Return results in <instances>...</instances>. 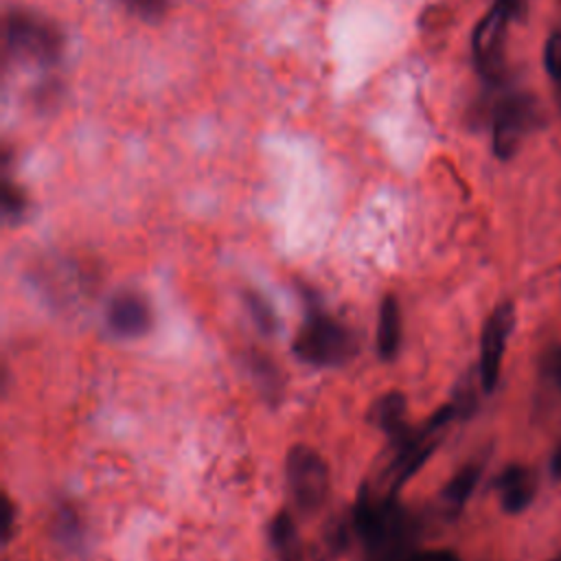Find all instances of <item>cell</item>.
<instances>
[{"label":"cell","instance_id":"cell-17","mask_svg":"<svg viewBox=\"0 0 561 561\" xmlns=\"http://www.w3.org/2000/svg\"><path fill=\"white\" fill-rule=\"evenodd\" d=\"M131 13L140 15V18H147V20H153V18H160L164 7H167V0H121Z\"/></svg>","mask_w":561,"mask_h":561},{"label":"cell","instance_id":"cell-20","mask_svg":"<svg viewBox=\"0 0 561 561\" xmlns=\"http://www.w3.org/2000/svg\"><path fill=\"white\" fill-rule=\"evenodd\" d=\"M550 473H552L557 480H561V443L557 445L554 454L550 456Z\"/></svg>","mask_w":561,"mask_h":561},{"label":"cell","instance_id":"cell-21","mask_svg":"<svg viewBox=\"0 0 561 561\" xmlns=\"http://www.w3.org/2000/svg\"><path fill=\"white\" fill-rule=\"evenodd\" d=\"M495 2H500L502 7H506L513 18L519 15V13L524 11V4H526V0H495Z\"/></svg>","mask_w":561,"mask_h":561},{"label":"cell","instance_id":"cell-2","mask_svg":"<svg viewBox=\"0 0 561 561\" xmlns=\"http://www.w3.org/2000/svg\"><path fill=\"white\" fill-rule=\"evenodd\" d=\"M289 493L300 513H316L329 497L331 476L324 458L307 447L294 445L285 462Z\"/></svg>","mask_w":561,"mask_h":561},{"label":"cell","instance_id":"cell-11","mask_svg":"<svg viewBox=\"0 0 561 561\" xmlns=\"http://www.w3.org/2000/svg\"><path fill=\"white\" fill-rule=\"evenodd\" d=\"M270 541L278 561H305V550L298 539L296 524L287 511L276 513L270 524Z\"/></svg>","mask_w":561,"mask_h":561},{"label":"cell","instance_id":"cell-7","mask_svg":"<svg viewBox=\"0 0 561 561\" xmlns=\"http://www.w3.org/2000/svg\"><path fill=\"white\" fill-rule=\"evenodd\" d=\"M151 322L147 300L134 291H118L107 305V324L121 337H140L151 329Z\"/></svg>","mask_w":561,"mask_h":561},{"label":"cell","instance_id":"cell-24","mask_svg":"<svg viewBox=\"0 0 561 561\" xmlns=\"http://www.w3.org/2000/svg\"><path fill=\"white\" fill-rule=\"evenodd\" d=\"M552 561H561V559H552Z\"/></svg>","mask_w":561,"mask_h":561},{"label":"cell","instance_id":"cell-23","mask_svg":"<svg viewBox=\"0 0 561 561\" xmlns=\"http://www.w3.org/2000/svg\"><path fill=\"white\" fill-rule=\"evenodd\" d=\"M557 83H559V107H561V79Z\"/></svg>","mask_w":561,"mask_h":561},{"label":"cell","instance_id":"cell-3","mask_svg":"<svg viewBox=\"0 0 561 561\" xmlns=\"http://www.w3.org/2000/svg\"><path fill=\"white\" fill-rule=\"evenodd\" d=\"M7 42L20 57L37 64H53L59 55V35L42 18L31 13H13L7 20Z\"/></svg>","mask_w":561,"mask_h":561},{"label":"cell","instance_id":"cell-8","mask_svg":"<svg viewBox=\"0 0 561 561\" xmlns=\"http://www.w3.org/2000/svg\"><path fill=\"white\" fill-rule=\"evenodd\" d=\"M495 489L500 493V504L506 513H522L524 508L530 506L535 497L537 480L528 467L508 465L495 478Z\"/></svg>","mask_w":561,"mask_h":561},{"label":"cell","instance_id":"cell-22","mask_svg":"<svg viewBox=\"0 0 561 561\" xmlns=\"http://www.w3.org/2000/svg\"><path fill=\"white\" fill-rule=\"evenodd\" d=\"M11 522H13V508H11V502L7 500V502H4V526H2L4 539L11 537Z\"/></svg>","mask_w":561,"mask_h":561},{"label":"cell","instance_id":"cell-18","mask_svg":"<svg viewBox=\"0 0 561 561\" xmlns=\"http://www.w3.org/2000/svg\"><path fill=\"white\" fill-rule=\"evenodd\" d=\"M543 373L557 388H561V346H554L546 353Z\"/></svg>","mask_w":561,"mask_h":561},{"label":"cell","instance_id":"cell-12","mask_svg":"<svg viewBox=\"0 0 561 561\" xmlns=\"http://www.w3.org/2000/svg\"><path fill=\"white\" fill-rule=\"evenodd\" d=\"M480 473H482L480 465H465V467L445 484V489H443V493H440L443 502H445L447 506H451V508H460V506L469 500V495L473 493V489H476V484H478V480H480Z\"/></svg>","mask_w":561,"mask_h":561},{"label":"cell","instance_id":"cell-16","mask_svg":"<svg viewBox=\"0 0 561 561\" xmlns=\"http://www.w3.org/2000/svg\"><path fill=\"white\" fill-rule=\"evenodd\" d=\"M543 66L546 72L559 81L561 79V33L554 31L548 35L546 46H543Z\"/></svg>","mask_w":561,"mask_h":561},{"label":"cell","instance_id":"cell-6","mask_svg":"<svg viewBox=\"0 0 561 561\" xmlns=\"http://www.w3.org/2000/svg\"><path fill=\"white\" fill-rule=\"evenodd\" d=\"M511 11L506 7H502L500 2L493 4V9L478 22L473 37H471V46H473V57L478 61V68L484 75H493L500 68V59H502V46H504V37H506V26L511 20Z\"/></svg>","mask_w":561,"mask_h":561},{"label":"cell","instance_id":"cell-15","mask_svg":"<svg viewBox=\"0 0 561 561\" xmlns=\"http://www.w3.org/2000/svg\"><path fill=\"white\" fill-rule=\"evenodd\" d=\"M243 302H245V307H248V313H250L252 322L256 324V329H259L261 333H267V335H270V333L276 331L278 318H276L274 309L270 307V302H267L261 294L248 289V291H243Z\"/></svg>","mask_w":561,"mask_h":561},{"label":"cell","instance_id":"cell-10","mask_svg":"<svg viewBox=\"0 0 561 561\" xmlns=\"http://www.w3.org/2000/svg\"><path fill=\"white\" fill-rule=\"evenodd\" d=\"M401 344V311L392 294L383 296L377 320V348L381 359H392Z\"/></svg>","mask_w":561,"mask_h":561},{"label":"cell","instance_id":"cell-9","mask_svg":"<svg viewBox=\"0 0 561 561\" xmlns=\"http://www.w3.org/2000/svg\"><path fill=\"white\" fill-rule=\"evenodd\" d=\"M370 421L386 432L394 443H401L405 432V394L401 392H388L383 394L373 408H370Z\"/></svg>","mask_w":561,"mask_h":561},{"label":"cell","instance_id":"cell-5","mask_svg":"<svg viewBox=\"0 0 561 561\" xmlns=\"http://www.w3.org/2000/svg\"><path fill=\"white\" fill-rule=\"evenodd\" d=\"M535 123V105L526 96H511L504 99L493 118V151L497 158H511L522 138Z\"/></svg>","mask_w":561,"mask_h":561},{"label":"cell","instance_id":"cell-13","mask_svg":"<svg viewBox=\"0 0 561 561\" xmlns=\"http://www.w3.org/2000/svg\"><path fill=\"white\" fill-rule=\"evenodd\" d=\"M348 543V526L342 519L331 522L320 537V543L309 552L311 561H335Z\"/></svg>","mask_w":561,"mask_h":561},{"label":"cell","instance_id":"cell-4","mask_svg":"<svg viewBox=\"0 0 561 561\" xmlns=\"http://www.w3.org/2000/svg\"><path fill=\"white\" fill-rule=\"evenodd\" d=\"M513 324H515V309L511 302H504L495 307V311L489 316L482 329L478 375L484 392H493V388L497 386L502 359H504V351H506V342L513 331Z\"/></svg>","mask_w":561,"mask_h":561},{"label":"cell","instance_id":"cell-1","mask_svg":"<svg viewBox=\"0 0 561 561\" xmlns=\"http://www.w3.org/2000/svg\"><path fill=\"white\" fill-rule=\"evenodd\" d=\"M355 351L357 342L353 333L318 307L309 309L294 340V353L311 366H340L348 362Z\"/></svg>","mask_w":561,"mask_h":561},{"label":"cell","instance_id":"cell-19","mask_svg":"<svg viewBox=\"0 0 561 561\" xmlns=\"http://www.w3.org/2000/svg\"><path fill=\"white\" fill-rule=\"evenodd\" d=\"M403 561H460V559L451 550H423V552L414 550Z\"/></svg>","mask_w":561,"mask_h":561},{"label":"cell","instance_id":"cell-14","mask_svg":"<svg viewBox=\"0 0 561 561\" xmlns=\"http://www.w3.org/2000/svg\"><path fill=\"white\" fill-rule=\"evenodd\" d=\"M248 362H250L254 379L261 386V392L265 397H278L280 394V373H278L276 364L263 353H252Z\"/></svg>","mask_w":561,"mask_h":561}]
</instances>
